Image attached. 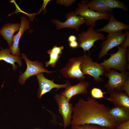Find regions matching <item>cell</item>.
<instances>
[{
    "label": "cell",
    "instance_id": "1",
    "mask_svg": "<svg viewBox=\"0 0 129 129\" xmlns=\"http://www.w3.org/2000/svg\"><path fill=\"white\" fill-rule=\"evenodd\" d=\"M110 108L92 97L79 99L75 104L70 124H94L106 129H115L117 125L108 113Z\"/></svg>",
    "mask_w": 129,
    "mask_h": 129
},
{
    "label": "cell",
    "instance_id": "2",
    "mask_svg": "<svg viewBox=\"0 0 129 129\" xmlns=\"http://www.w3.org/2000/svg\"><path fill=\"white\" fill-rule=\"evenodd\" d=\"M127 48H122L118 46V50L116 53L109 54L110 58L100 64L104 68L105 72L112 69L121 72L126 71L129 67L126 59Z\"/></svg>",
    "mask_w": 129,
    "mask_h": 129
},
{
    "label": "cell",
    "instance_id": "3",
    "mask_svg": "<svg viewBox=\"0 0 129 129\" xmlns=\"http://www.w3.org/2000/svg\"><path fill=\"white\" fill-rule=\"evenodd\" d=\"M89 1L83 0L81 3H78V6L74 11L77 15L80 16L85 19L86 26H91L94 28L96 26L97 20H108L111 14L109 13H100L91 10L87 5Z\"/></svg>",
    "mask_w": 129,
    "mask_h": 129
},
{
    "label": "cell",
    "instance_id": "4",
    "mask_svg": "<svg viewBox=\"0 0 129 129\" xmlns=\"http://www.w3.org/2000/svg\"><path fill=\"white\" fill-rule=\"evenodd\" d=\"M82 57L81 67L83 74L84 75L86 74L91 76L94 78L96 83L102 81L103 80L100 76L101 75H104L105 72L104 68L97 62H93L90 54H85Z\"/></svg>",
    "mask_w": 129,
    "mask_h": 129
},
{
    "label": "cell",
    "instance_id": "5",
    "mask_svg": "<svg viewBox=\"0 0 129 129\" xmlns=\"http://www.w3.org/2000/svg\"><path fill=\"white\" fill-rule=\"evenodd\" d=\"M78 47L82 48L85 54L94 46L96 41L99 40H104L106 37L103 34L96 32L94 28L89 26L87 31H82L78 34Z\"/></svg>",
    "mask_w": 129,
    "mask_h": 129
},
{
    "label": "cell",
    "instance_id": "6",
    "mask_svg": "<svg viewBox=\"0 0 129 129\" xmlns=\"http://www.w3.org/2000/svg\"><path fill=\"white\" fill-rule=\"evenodd\" d=\"M82 58V56L69 59L65 66L60 70L63 76L67 78L77 79L80 81L84 80L85 76L81 67Z\"/></svg>",
    "mask_w": 129,
    "mask_h": 129
},
{
    "label": "cell",
    "instance_id": "7",
    "mask_svg": "<svg viewBox=\"0 0 129 129\" xmlns=\"http://www.w3.org/2000/svg\"><path fill=\"white\" fill-rule=\"evenodd\" d=\"M125 31V32H122L108 34L106 36L105 39L101 44V49L98 55L99 59L108 54V52L111 49L124 43L127 35V30Z\"/></svg>",
    "mask_w": 129,
    "mask_h": 129
},
{
    "label": "cell",
    "instance_id": "8",
    "mask_svg": "<svg viewBox=\"0 0 129 129\" xmlns=\"http://www.w3.org/2000/svg\"><path fill=\"white\" fill-rule=\"evenodd\" d=\"M22 58L24 59L26 63L27 67L25 71L19 76V82L21 85L24 84L29 78L40 72H46L48 74L55 71H49L44 67L42 62L38 60L32 61L29 60L24 54H22Z\"/></svg>",
    "mask_w": 129,
    "mask_h": 129
},
{
    "label": "cell",
    "instance_id": "9",
    "mask_svg": "<svg viewBox=\"0 0 129 129\" xmlns=\"http://www.w3.org/2000/svg\"><path fill=\"white\" fill-rule=\"evenodd\" d=\"M54 98L58 106L59 113L62 117L65 129L70 124L74 107L72 104L61 94H55Z\"/></svg>",
    "mask_w": 129,
    "mask_h": 129
},
{
    "label": "cell",
    "instance_id": "10",
    "mask_svg": "<svg viewBox=\"0 0 129 129\" xmlns=\"http://www.w3.org/2000/svg\"><path fill=\"white\" fill-rule=\"evenodd\" d=\"M105 76L108 78V82L104 86L108 92L119 89L126 78L129 76V73L127 71L119 72L114 69H111L104 74Z\"/></svg>",
    "mask_w": 129,
    "mask_h": 129
},
{
    "label": "cell",
    "instance_id": "11",
    "mask_svg": "<svg viewBox=\"0 0 129 129\" xmlns=\"http://www.w3.org/2000/svg\"><path fill=\"white\" fill-rule=\"evenodd\" d=\"M66 20L64 22H61L57 19H53L51 22L56 26L57 29L60 30L67 28L70 29H75L78 31L80 26L85 23L86 20L82 17L77 15L74 11H70L67 13L65 16Z\"/></svg>",
    "mask_w": 129,
    "mask_h": 129
},
{
    "label": "cell",
    "instance_id": "12",
    "mask_svg": "<svg viewBox=\"0 0 129 129\" xmlns=\"http://www.w3.org/2000/svg\"><path fill=\"white\" fill-rule=\"evenodd\" d=\"M39 86L37 92L38 97L40 99L44 95L48 92L53 89L56 88V91L61 88H65L71 85L70 82L66 81V83L64 84H59L54 83V80H50L46 78L43 72H40L36 75Z\"/></svg>",
    "mask_w": 129,
    "mask_h": 129
},
{
    "label": "cell",
    "instance_id": "13",
    "mask_svg": "<svg viewBox=\"0 0 129 129\" xmlns=\"http://www.w3.org/2000/svg\"><path fill=\"white\" fill-rule=\"evenodd\" d=\"M89 86L88 82L84 80L81 81L76 85H70L67 87L60 94L69 101L74 96L79 94L84 95L87 94L88 92L87 88Z\"/></svg>",
    "mask_w": 129,
    "mask_h": 129
},
{
    "label": "cell",
    "instance_id": "14",
    "mask_svg": "<svg viewBox=\"0 0 129 129\" xmlns=\"http://www.w3.org/2000/svg\"><path fill=\"white\" fill-rule=\"evenodd\" d=\"M20 27L18 33L14 35L13 38V44L10 48L11 54L15 56H19L20 52L19 48V43L20 39L25 31L30 28L29 20L23 16L21 18Z\"/></svg>",
    "mask_w": 129,
    "mask_h": 129
},
{
    "label": "cell",
    "instance_id": "15",
    "mask_svg": "<svg viewBox=\"0 0 129 129\" xmlns=\"http://www.w3.org/2000/svg\"><path fill=\"white\" fill-rule=\"evenodd\" d=\"M108 20L109 22L106 25L100 29H96L95 31L98 32H104L109 34L122 32L123 30L129 29V25L116 20L113 14H111Z\"/></svg>",
    "mask_w": 129,
    "mask_h": 129
},
{
    "label": "cell",
    "instance_id": "16",
    "mask_svg": "<svg viewBox=\"0 0 129 129\" xmlns=\"http://www.w3.org/2000/svg\"><path fill=\"white\" fill-rule=\"evenodd\" d=\"M110 96L104 98L112 102L114 107H124L129 109V96L118 89L108 92Z\"/></svg>",
    "mask_w": 129,
    "mask_h": 129
},
{
    "label": "cell",
    "instance_id": "17",
    "mask_svg": "<svg viewBox=\"0 0 129 129\" xmlns=\"http://www.w3.org/2000/svg\"><path fill=\"white\" fill-rule=\"evenodd\" d=\"M108 113L117 125L129 120V109L124 107L110 108Z\"/></svg>",
    "mask_w": 129,
    "mask_h": 129
},
{
    "label": "cell",
    "instance_id": "18",
    "mask_svg": "<svg viewBox=\"0 0 129 129\" xmlns=\"http://www.w3.org/2000/svg\"><path fill=\"white\" fill-rule=\"evenodd\" d=\"M20 25L19 23H8L3 26L0 30V34L7 41L9 48L12 45L14 34L19 31Z\"/></svg>",
    "mask_w": 129,
    "mask_h": 129
},
{
    "label": "cell",
    "instance_id": "19",
    "mask_svg": "<svg viewBox=\"0 0 129 129\" xmlns=\"http://www.w3.org/2000/svg\"><path fill=\"white\" fill-rule=\"evenodd\" d=\"M0 50V61H3L10 64L13 66L14 70H16L17 66L15 63L17 62L20 66H22V57L20 56H15L12 55L9 49H3L1 48Z\"/></svg>",
    "mask_w": 129,
    "mask_h": 129
},
{
    "label": "cell",
    "instance_id": "20",
    "mask_svg": "<svg viewBox=\"0 0 129 129\" xmlns=\"http://www.w3.org/2000/svg\"><path fill=\"white\" fill-rule=\"evenodd\" d=\"M64 48V47L63 46L58 47L55 45L52 48L47 51V53L49 55L50 59L45 63L46 67H48L50 65L53 67L55 66L62 53V50Z\"/></svg>",
    "mask_w": 129,
    "mask_h": 129
},
{
    "label": "cell",
    "instance_id": "21",
    "mask_svg": "<svg viewBox=\"0 0 129 129\" xmlns=\"http://www.w3.org/2000/svg\"><path fill=\"white\" fill-rule=\"evenodd\" d=\"M87 5L91 10L100 13H110L112 11V9L109 8L102 0L89 1Z\"/></svg>",
    "mask_w": 129,
    "mask_h": 129
},
{
    "label": "cell",
    "instance_id": "22",
    "mask_svg": "<svg viewBox=\"0 0 129 129\" xmlns=\"http://www.w3.org/2000/svg\"><path fill=\"white\" fill-rule=\"evenodd\" d=\"M107 5L112 9L119 8L124 11H128V9L122 2L118 0H102Z\"/></svg>",
    "mask_w": 129,
    "mask_h": 129
},
{
    "label": "cell",
    "instance_id": "23",
    "mask_svg": "<svg viewBox=\"0 0 129 129\" xmlns=\"http://www.w3.org/2000/svg\"><path fill=\"white\" fill-rule=\"evenodd\" d=\"M70 129H106L104 127L94 124H86L83 125H72Z\"/></svg>",
    "mask_w": 129,
    "mask_h": 129
},
{
    "label": "cell",
    "instance_id": "24",
    "mask_svg": "<svg viewBox=\"0 0 129 129\" xmlns=\"http://www.w3.org/2000/svg\"><path fill=\"white\" fill-rule=\"evenodd\" d=\"M91 97L94 99H99L104 98V94L108 92H103L100 89L93 87L91 90Z\"/></svg>",
    "mask_w": 129,
    "mask_h": 129
},
{
    "label": "cell",
    "instance_id": "25",
    "mask_svg": "<svg viewBox=\"0 0 129 129\" xmlns=\"http://www.w3.org/2000/svg\"><path fill=\"white\" fill-rule=\"evenodd\" d=\"M118 90L125 91V92L129 96V76L126 78L121 87Z\"/></svg>",
    "mask_w": 129,
    "mask_h": 129
},
{
    "label": "cell",
    "instance_id": "26",
    "mask_svg": "<svg viewBox=\"0 0 129 129\" xmlns=\"http://www.w3.org/2000/svg\"><path fill=\"white\" fill-rule=\"evenodd\" d=\"M127 35L125 40L124 43L119 46L121 48H127L129 46V33L127 30Z\"/></svg>",
    "mask_w": 129,
    "mask_h": 129
},
{
    "label": "cell",
    "instance_id": "27",
    "mask_svg": "<svg viewBox=\"0 0 129 129\" xmlns=\"http://www.w3.org/2000/svg\"><path fill=\"white\" fill-rule=\"evenodd\" d=\"M115 129H129V120L117 125Z\"/></svg>",
    "mask_w": 129,
    "mask_h": 129
},
{
    "label": "cell",
    "instance_id": "28",
    "mask_svg": "<svg viewBox=\"0 0 129 129\" xmlns=\"http://www.w3.org/2000/svg\"><path fill=\"white\" fill-rule=\"evenodd\" d=\"M76 1V0H57V3H59L60 4L64 5L66 6H67L71 5Z\"/></svg>",
    "mask_w": 129,
    "mask_h": 129
},
{
    "label": "cell",
    "instance_id": "29",
    "mask_svg": "<svg viewBox=\"0 0 129 129\" xmlns=\"http://www.w3.org/2000/svg\"><path fill=\"white\" fill-rule=\"evenodd\" d=\"M69 46L70 47L72 48H78V43L76 41L69 42Z\"/></svg>",
    "mask_w": 129,
    "mask_h": 129
},
{
    "label": "cell",
    "instance_id": "30",
    "mask_svg": "<svg viewBox=\"0 0 129 129\" xmlns=\"http://www.w3.org/2000/svg\"><path fill=\"white\" fill-rule=\"evenodd\" d=\"M77 38L74 35H70L68 38V40L69 42H71L75 41H76Z\"/></svg>",
    "mask_w": 129,
    "mask_h": 129
},
{
    "label": "cell",
    "instance_id": "31",
    "mask_svg": "<svg viewBox=\"0 0 129 129\" xmlns=\"http://www.w3.org/2000/svg\"></svg>",
    "mask_w": 129,
    "mask_h": 129
}]
</instances>
